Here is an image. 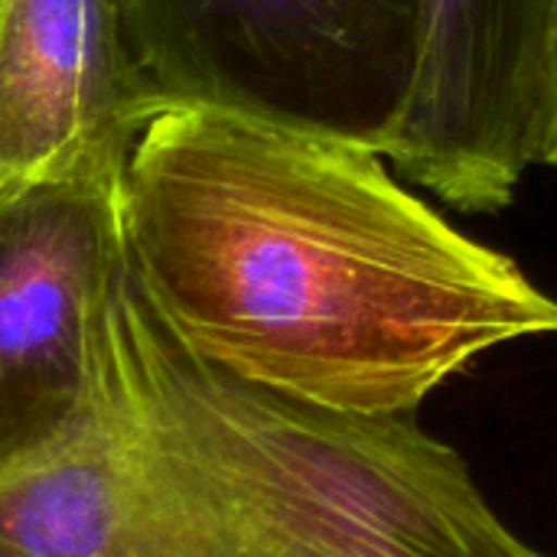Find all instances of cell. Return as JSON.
Listing matches in <instances>:
<instances>
[{
  "instance_id": "obj_1",
  "label": "cell",
  "mask_w": 557,
  "mask_h": 557,
  "mask_svg": "<svg viewBox=\"0 0 557 557\" xmlns=\"http://www.w3.org/2000/svg\"><path fill=\"white\" fill-rule=\"evenodd\" d=\"M127 274L193 359L271 395L408 418L476 359L557 336V300L366 140L163 108L117 180Z\"/></svg>"
},
{
  "instance_id": "obj_6",
  "label": "cell",
  "mask_w": 557,
  "mask_h": 557,
  "mask_svg": "<svg viewBox=\"0 0 557 557\" xmlns=\"http://www.w3.org/2000/svg\"><path fill=\"white\" fill-rule=\"evenodd\" d=\"M160 111L114 0H0V189L121 180Z\"/></svg>"
},
{
  "instance_id": "obj_3",
  "label": "cell",
  "mask_w": 557,
  "mask_h": 557,
  "mask_svg": "<svg viewBox=\"0 0 557 557\" xmlns=\"http://www.w3.org/2000/svg\"><path fill=\"white\" fill-rule=\"evenodd\" d=\"M163 108L199 104L372 144L398 108L418 0H114Z\"/></svg>"
},
{
  "instance_id": "obj_2",
  "label": "cell",
  "mask_w": 557,
  "mask_h": 557,
  "mask_svg": "<svg viewBox=\"0 0 557 557\" xmlns=\"http://www.w3.org/2000/svg\"><path fill=\"white\" fill-rule=\"evenodd\" d=\"M85 434L91 557H555L414 414L323 411L193 359L127 261L98 323Z\"/></svg>"
},
{
  "instance_id": "obj_5",
  "label": "cell",
  "mask_w": 557,
  "mask_h": 557,
  "mask_svg": "<svg viewBox=\"0 0 557 557\" xmlns=\"http://www.w3.org/2000/svg\"><path fill=\"white\" fill-rule=\"evenodd\" d=\"M552 0H418L405 95L375 150L460 212H496L535 166Z\"/></svg>"
},
{
  "instance_id": "obj_7",
  "label": "cell",
  "mask_w": 557,
  "mask_h": 557,
  "mask_svg": "<svg viewBox=\"0 0 557 557\" xmlns=\"http://www.w3.org/2000/svg\"><path fill=\"white\" fill-rule=\"evenodd\" d=\"M539 163L557 170V0L548 3L542 104H539Z\"/></svg>"
},
{
  "instance_id": "obj_4",
  "label": "cell",
  "mask_w": 557,
  "mask_h": 557,
  "mask_svg": "<svg viewBox=\"0 0 557 557\" xmlns=\"http://www.w3.org/2000/svg\"><path fill=\"white\" fill-rule=\"evenodd\" d=\"M121 268L117 180L0 189V476L85 408L101 310Z\"/></svg>"
}]
</instances>
